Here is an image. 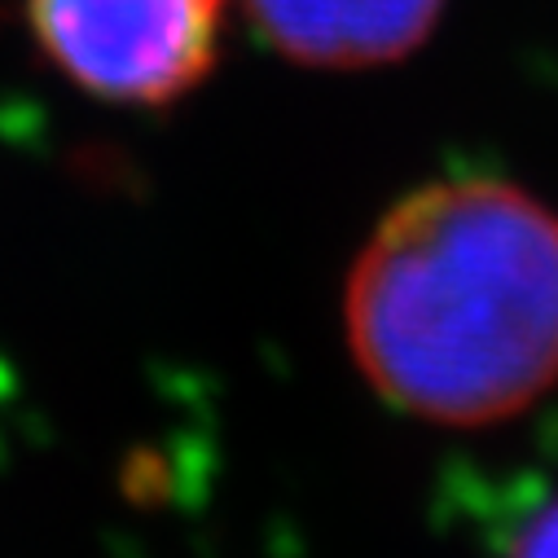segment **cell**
<instances>
[{"mask_svg": "<svg viewBox=\"0 0 558 558\" xmlns=\"http://www.w3.org/2000/svg\"><path fill=\"white\" fill-rule=\"evenodd\" d=\"M343 330L365 383L436 427H493L558 383V211L497 177L432 181L361 246Z\"/></svg>", "mask_w": 558, "mask_h": 558, "instance_id": "1", "label": "cell"}, {"mask_svg": "<svg viewBox=\"0 0 558 558\" xmlns=\"http://www.w3.org/2000/svg\"><path fill=\"white\" fill-rule=\"evenodd\" d=\"M229 0H27L40 53L84 93L128 106L185 97L216 62Z\"/></svg>", "mask_w": 558, "mask_h": 558, "instance_id": "2", "label": "cell"}, {"mask_svg": "<svg viewBox=\"0 0 558 558\" xmlns=\"http://www.w3.org/2000/svg\"><path fill=\"white\" fill-rule=\"evenodd\" d=\"M246 14L277 53L365 71L409 58L440 23L445 0H246Z\"/></svg>", "mask_w": 558, "mask_h": 558, "instance_id": "3", "label": "cell"}, {"mask_svg": "<svg viewBox=\"0 0 558 558\" xmlns=\"http://www.w3.org/2000/svg\"><path fill=\"white\" fill-rule=\"evenodd\" d=\"M506 558H558V497L545 501L510 541Z\"/></svg>", "mask_w": 558, "mask_h": 558, "instance_id": "4", "label": "cell"}]
</instances>
